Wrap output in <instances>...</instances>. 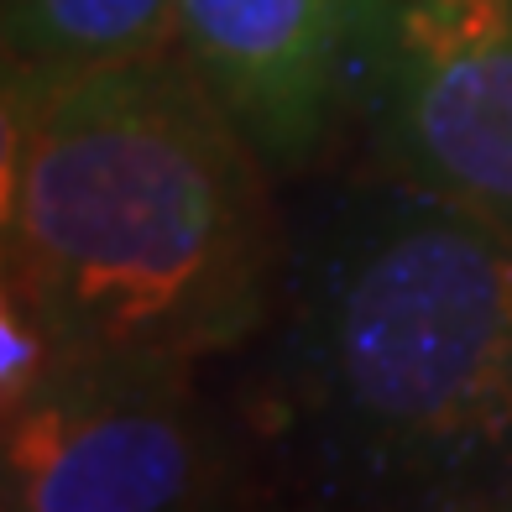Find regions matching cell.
Returning a JSON list of instances; mask_svg holds the SVG:
<instances>
[{"label":"cell","mask_w":512,"mask_h":512,"mask_svg":"<svg viewBox=\"0 0 512 512\" xmlns=\"http://www.w3.org/2000/svg\"><path fill=\"white\" fill-rule=\"evenodd\" d=\"M283 241L267 162L178 42L53 84L6 79L0 283L63 361L194 371L241 351L272 319Z\"/></svg>","instance_id":"obj_2"},{"label":"cell","mask_w":512,"mask_h":512,"mask_svg":"<svg viewBox=\"0 0 512 512\" xmlns=\"http://www.w3.org/2000/svg\"><path fill=\"white\" fill-rule=\"evenodd\" d=\"M63 366L58 335L16 288L0 283V413H11Z\"/></svg>","instance_id":"obj_7"},{"label":"cell","mask_w":512,"mask_h":512,"mask_svg":"<svg viewBox=\"0 0 512 512\" xmlns=\"http://www.w3.org/2000/svg\"><path fill=\"white\" fill-rule=\"evenodd\" d=\"M194 371L147 361H63L0 413L6 512H178L246 486L241 450L199 408Z\"/></svg>","instance_id":"obj_4"},{"label":"cell","mask_w":512,"mask_h":512,"mask_svg":"<svg viewBox=\"0 0 512 512\" xmlns=\"http://www.w3.org/2000/svg\"><path fill=\"white\" fill-rule=\"evenodd\" d=\"M371 162L512 230V0H345Z\"/></svg>","instance_id":"obj_3"},{"label":"cell","mask_w":512,"mask_h":512,"mask_svg":"<svg viewBox=\"0 0 512 512\" xmlns=\"http://www.w3.org/2000/svg\"><path fill=\"white\" fill-rule=\"evenodd\" d=\"M178 42V0H6V79L53 84Z\"/></svg>","instance_id":"obj_6"},{"label":"cell","mask_w":512,"mask_h":512,"mask_svg":"<svg viewBox=\"0 0 512 512\" xmlns=\"http://www.w3.org/2000/svg\"><path fill=\"white\" fill-rule=\"evenodd\" d=\"M178 48L267 173L314 168L345 115V0H178Z\"/></svg>","instance_id":"obj_5"},{"label":"cell","mask_w":512,"mask_h":512,"mask_svg":"<svg viewBox=\"0 0 512 512\" xmlns=\"http://www.w3.org/2000/svg\"><path fill=\"white\" fill-rule=\"evenodd\" d=\"M246 439L319 507H507L512 230L366 173L288 215Z\"/></svg>","instance_id":"obj_1"}]
</instances>
